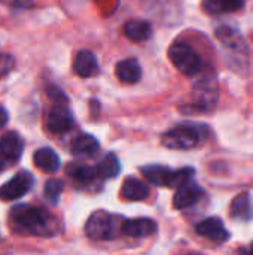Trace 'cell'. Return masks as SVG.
I'll return each instance as SVG.
<instances>
[{"instance_id": "cell-25", "label": "cell", "mask_w": 253, "mask_h": 255, "mask_svg": "<svg viewBox=\"0 0 253 255\" xmlns=\"http://www.w3.org/2000/svg\"><path fill=\"white\" fill-rule=\"evenodd\" d=\"M15 66V60L9 54H0V78L6 76Z\"/></svg>"}, {"instance_id": "cell-4", "label": "cell", "mask_w": 253, "mask_h": 255, "mask_svg": "<svg viewBox=\"0 0 253 255\" xmlns=\"http://www.w3.org/2000/svg\"><path fill=\"white\" fill-rule=\"evenodd\" d=\"M169 57L173 66L185 76H197L204 69L203 57L188 42H174L169 49Z\"/></svg>"}, {"instance_id": "cell-14", "label": "cell", "mask_w": 253, "mask_h": 255, "mask_svg": "<svg viewBox=\"0 0 253 255\" xmlns=\"http://www.w3.org/2000/svg\"><path fill=\"white\" fill-rule=\"evenodd\" d=\"M24 142L21 136L15 131L4 133L0 137V155L6 160H18L22 154Z\"/></svg>"}, {"instance_id": "cell-7", "label": "cell", "mask_w": 253, "mask_h": 255, "mask_svg": "<svg viewBox=\"0 0 253 255\" xmlns=\"http://www.w3.org/2000/svg\"><path fill=\"white\" fill-rule=\"evenodd\" d=\"M33 185V176L28 172H19L16 173L10 181L3 184L0 187V200L3 202H12L24 196L30 191Z\"/></svg>"}, {"instance_id": "cell-26", "label": "cell", "mask_w": 253, "mask_h": 255, "mask_svg": "<svg viewBox=\"0 0 253 255\" xmlns=\"http://www.w3.org/2000/svg\"><path fill=\"white\" fill-rule=\"evenodd\" d=\"M48 94L51 96V99H52L57 105H63V103L67 102V99H66V96L61 93V90H58V88H55V87H49V88H48Z\"/></svg>"}, {"instance_id": "cell-29", "label": "cell", "mask_w": 253, "mask_h": 255, "mask_svg": "<svg viewBox=\"0 0 253 255\" xmlns=\"http://www.w3.org/2000/svg\"><path fill=\"white\" fill-rule=\"evenodd\" d=\"M249 255H253V244H252V248H251V253H249Z\"/></svg>"}, {"instance_id": "cell-24", "label": "cell", "mask_w": 253, "mask_h": 255, "mask_svg": "<svg viewBox=\"0 0 253 255\" xmlns=\"http://www.w3.org/2000/svg\"><path fill=\"white\" fill-rule=\"evenodd\" d=\"M63 190H64V184H63L60 179H49V181H46V184H45L43 194H45V197H46L51 203H57L60 194L63 193Z\"/></svg>"}, {"instance_id": "cell-13", "label": "cell", "mask_w": 253, "mask_h": 255, "mask_svg": "<svg viewBox=\"0 0 253 255\" xmlns=\"http://www.w3.org/2000/svg\"><path fill=\"white\" fill-rule=\"evenodd\" d=\"M73 69L81 78H91L98 72V61L91 51H79L73 60Z\"/></svg>"}, {"instance_id": "cell-19", "label": "cell", "mask_w": 253, "mask_h": 255, "mask_svg": "<svg viewBox=\"0 0 253 255\" xmlns=\"http://www.w3.org/2000/svg\"><path fill=\"white\" fill-rule=\"evenodd\" d=\"M34 166L43 172H57L60 169V158L51 148H40L33 155Z\"/></svg>"}, {"instance_id": "cell-27", "label": "cell", "mask_w": 253, "mask_h": 255, "mask_svg": "<svg viewBox=\"0 0 253 255\" xmlns=\"http://www.w3.org/2000/svg\"><path fill=\"white\" fill-rule=\"evenodd\" d=\"M6 123H7V112H6V109H4V108H1V106H0V128H1V127H4V126H6Z\"/></svg>"}, {"instance_id": "cell-16", "label": "cell", "mask_w": 253, "mask_h": 255, "mask_svg": "<svg viewBox=\"0 0 253 255\" xmlns=\"http://www.w3.org/2000/svg\"><path fill=\"white\" fill-rule=\"evenodd\" d=\"M116 76L125 84H136L142 78V66L136 58H127L116 64Z\"/></svg>"}, {"instance_id": "cell-10", "label": "cell", "mask_w": 253, "mask_h": 255, "mask_svg": "<svg viewBox=\"0 0 253 255\" xmlns=\"http://www.w3.org/2000/svg\"><path fill=\"white\" fill-rule=\"evenodd\" d=\"M46 126H48V130L51 133L63 134V133H66V131H69L72 128L73 117L70 115V112L66 109L64 105H57L49 112L48 120H46Z\"/></svg>"}, {"instance_id": "cell-6", "label": "cell", "mask_w": 253, "mask_h": 255, "mask_svg": "<svg viewBox=\"0 0 253 255\" xmlns=\"http://www.w3.org/2000/svg\"><path fill=\"white\" fill-rule=\"evenodd\" d=\"M85 233L92 241H107L113 238L115 221L106 211H95L85 224Z\"/></svg>"}, {"instance_id": "cell-28", "label": "cell", "mask_w": 253, "mask_h": 255, "mask_svg": "<svg viewBox=\"0 0 253 255\" xmlns=\"http://www.w3.org/2000/svg\"><path fill=\"white\" fill-rule=\"evenodd\" d=\"M4 160H6V158L0 155V172H1V170H3V169L6 167V164H4Z\"/></svg>"}, {"instance_id": "cell-1", "label": "cell", "mask_w": 253, "mask_h": 255, "mask_svg": "<svg viewBox=\"0 0 253 255\" xmlns=\"http://www.w3.org/2000/svg\"><path fill=\"white\" fill-rule=\"evenodd\" d=\"M51 220L52 217L49 214L30 205L13 206L12 211L9 212V221L12 229L22 235H52V232L55 230L52 229L54 221Z\"/></svg>"}, {"instance_id": "cell-5", "label": "cell", "mask_w": 253, "mask_h": 255, "mask_svg": "<svg viewBox=\"0 0 253 255\" xmlns=\"http://www.w3.org/2000/svg\"><path fill=\"white\" fill-rule=\"evenodd\" d=\"M219 100V90L215 78L206 76L200 79V82L195 85L192 100L189 105L182 109L185 114H206L216 108Z\"/></svg>"}, {"instance_id": "cell-11", "label": "cell", "mask_w": 253, "mask_h": 255, "mask_svg": "<svg viewBox=\"0 0 253 255\" xmlns=\"http://www.w3.org/2000/svg\"><path fill=\"white\" fill-rule=\"evenodd\" d=\"M121 230L125 236L130 238H146V236H152L158 230V226L151 218H136V220L125 221Z\"/></svg>"}, {"instance_id": "cell-3", "label": "cell", "mask_w": 253, "mask_h": 255, "mask_svg": "<svg viewBox=\"0 0 253 255\" xmlns=\"http://www.w3.org/2000/svg\"><path fill=\"white\" fill-rule=\"evenodd\" d=\"M209 134V128L203 124L183 123L169 131L161 137V142L166 148L170 149H192L198 146Z\"/></svg>"}, {"instance_id": "cell-18", "label": "cell", "mask_w": 253, "mask_h": 255, "mask_svg": "<svg viewBox=\"0 0 253 255\" xmlns=\"http://www.w3.org/2000/svg\"><path fill=\"white\" fill-rule=\"evenodd\" d=\"M124 34L133 42L148 40L152 34V27L148 21L143 19H130L124 25Z\"/></svg>"}, {"instance_id": "cell-30", "label": "cell", "mask_w": 253, "mask_h": 255, "mask_svg": "<svg viewBox=\"0 0 253 255\" xmlns=\"http://www.w3.org/2000/svg\"><path fill=\"white\" fill-rule=\"evenodd\" d=\"M186 255H203V254H186Z\"/></svg>"}, {"instance_id": "cell-2", "label": "cell", "mask_w": 253, "mask_h": 255, "mask_svg": "<svg viewBox=\"0 0 253 255\" xmlns=\"http://www.w3.org/2000/svg\"><path fill=\"white\" fill-rule=\"evenodd\" d=\"M215 34L218 40L222 43V46L228 51V63L233 61L231 69H245L246 63L249 61L251 51L248 46V42L243 36V33L230 24H221L216 30Z\"/></svg>"}, {"instance_id": "cell-12", "label": "cell", "mask_w": 253, "mask_h": 255, "mask_svg": "<svg viewBox=\"0 0 253 255\" xmlns=\"http://www.w3.org/2000/svg\"><path fill=\"white\" fill-rule=\"evenodd\" d=\"M151 194L149 185L137 178H127L121 188L122 199L128 202H142L146 200Z\"/></svg>"}, {"instance_id": "cell-22", "label": "cell", "mask_w": 253, "mask_h": 255, "mask_svg": "<svg viewBox=\"0 0 253 255\" xmlns=\"http://www.w3.org/2000/svg\"><path fill=\"white\" fill-rule=\"evenodd\" d=\"M171 169L166 167V166H160V164H149V166H145L142 167V173L143 176L155 184V185H160V187H167L169 185V179H170V175H171Z\"/></svg>"}, {"instance_id": "cell-15", "label": "cell", "mask_w": 253, "mask_h": 255, "mask_svg": "<svg viewBox=\"0 0 253 255\" xmlns=\"http://www.w3.org/2000/svg\"><path fill=\"white\" fill-rule=\"evenodd\" d=\"M230 217L239 221H252L253 200L249 193H242L231 202Z\"/></svg>"}, {"instance_id": "cell-17", "label": "cell", "mask_w": 253, "mask_h": 255, "mask_svg": "<svg viewBox=\"0 0 253 255\" xmlns=\"http://www.w3.org/2000/svg\"><path fill=\"white\" fill-rule=\"evenodd\" d=\"M245 3V0H203V9L209 15H224L242 10Z\"/></svg>"}, {"instance_id": "cell-8", "label": "cell", "mask_w": 253, "mask_h": 255, "mask_svg": "<svg viewBox=\"0 0 253 255\" xmlns=\"http://www.w3.org/2000/svg\"><path fill=\"white\" fill-rule=\"evenodd\" d=\"M195 230L201 238H206L216 244H224V242L230 241V238H231L225 224L218 217H210V218L203 220L201 223H198Z\"/></svg>"}, {"instance_id": "cell-21", "label": "cell", "mask_w": 253, "mask_h": 255, "mask_svg": "<svg viewBox=\"0 0 253 255\" xmlns=\"http://www.w3.org/2000/svg\"><path fill=\"white\" fill-rule=\"evenodd\" d=\"M94 170H95L97 178L110 179V178L118 176V173L121 170V164L115 154H107L98 161V164L94 167Z\"/></svg>"}, {"instance_id": "cell-20", "label": "cell", "mask_w": 253, "mask_h": 255, "mask_svg": "<svg viewBox=\"0 0 253 255\" xmlns=\"http://www.w3.org/2000/svg\"><path fill=\"white\" fill-rule=\"evenodd\" d=\"M100 148L98 140L91 134H81L72 143V152L78 157H92Z\"/></svg>"}, {"instance_id": "cell-9", "label": "cell", "mask_w": 253, "mask_h": 255, "mask_svg": "<svg viewBox=\"0 0 253 255\" xmlns=\"http://www.w3.org/2000/svg\"><path fill=\"white\" fill-rule=\"evenodd\" d=\"M203 196H204V190L197 182H194L191 179L177 188V191L174 193V197H173V206L177 211L188 209V208L194 206Z\"/></svg>"}, {"instance_id": "cell-23", "label": "cell", "mask_w": 253, "mask_h": 255, "mask_svg": "<svg viewBox=\"0 0 253 255\" xmlns=\"http://www.w3.org/2000/svg\"><path fill=\"white\" fill-rule=\"evenodd\" d=\"M66 173H67V176H70L72 179H75L81 184H89L91 181H94L97 178L94 167L86 166V164H78V163L67 164Z\"/></svg>"}]
</instances>
